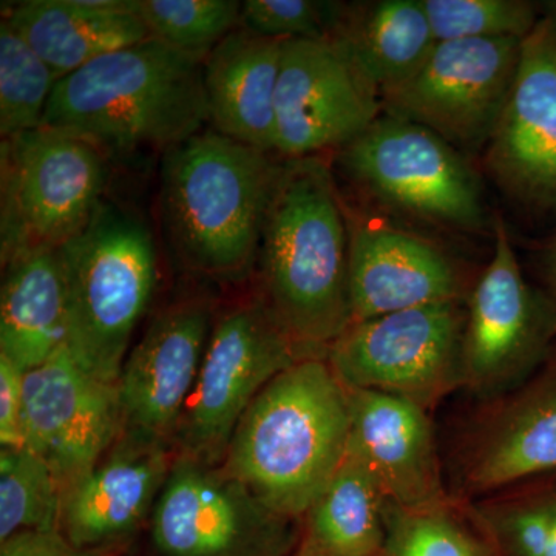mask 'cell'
I'll list each match as a JSON object with an SVG mask.
<instances>
[{
	"label": "cell",
	"instance_id": "5bb4252c",
	"mask_svg": "<svg viewBox=\"0 0 556 556\" xmlns=\"http://www.w3.org/2000/svg\"><path fill=\"white\" fill-rule=\"evenodd\" d=\"M482 174L527 217L556 219V33L546 17L521 46Z\"/></svg>",
	"mask_w": 556,
	"mask_h": 556
},
{
	"label": "cell",
	"instance_id": "6da1fadb",
	"mask_svg": "<svg viewBox=\"0 0 556 556\" xmlns=\"http://www.w3.org/2000/svg\"><path fill=\"white\" fill-rule=\"evenodd\" d=\"M257 265L278 325L309 356H327L353 316L345 203L324 156L283 160Z\"/></svg>",
	"mask_w": 556,
	"mask_h": 556
},
{
	"label": "cell",
	"instance_id": "d4e9b609",
	"mask_svg": "<svg viewBox=\"0 0 556 556\" xmlns=\"http://www.w3.org/2000/svg\"><path fill=\"white\" fill-rule=\"evenodd\" d=\"M387 497L375 475L350 447L327 489L305 517V541L334 556H380Z\"/></svg>",
	"mask_w": 556,
	"mask_h": 556
},
{
	"label": "cell",
	"instance_id": "e575fe53",
	"mask_svg": "<svg viewBox=\"0 0 556 556\" xmlns=\"http://www.w3.org/2000/svg\"><path fill=\"white\" fill-rule=\"evenodd\" d=\"M548 548L546 556H556V473L548 475Z\"/></svg>",
	"mask_w": 556,
	"mask_h": 556
},
{
	"label": "cell",
	"instance_id": "836d02e7",
	"mask_svg": "<svg viewBox=\"0 0 556 556\" xmlns=\"http://www.w3.org/2000/svg\"><path fill=\"white\" fill-rule=\"evenodd\" d=\"M538 266H540L543 291L556 308V233L541 248L538 254Z\"/></svg>",
	"mask_w": 556,
	"mask_h": 556
},
{
	"label": "cell",
	"instance_id": "cb8c5ba5",
	"mask_svg": "<svg viewBox=\"0 0 556 556\" xmlns=\"http://www.w3.org/2000/svg\"><path fill=\"white\" fill-rule=\"evenodd\" d=\"M332 40L380 91L397 86L433 49V31L420 0L340 2Z\"/></svg>",
	"mask_w": 556,
	"mask_h": 556
},
{
	"label": "cell",
	"instance_id": "7c38bea8",
	"mask_svg": "<svg viewBox=\"0 0 556 556\" xmlns=\"http://www.w3.org/2000/svg\"><path fill=\"white\" fill-rule=\"evenodd\" d=\"M522 40H444L420 67L382 91L388 115L412 121L459 152L482 156L517 76Z\"/></svg>",
	"mask_w": 556,
	"mask_h": 556
},
{
	"label": "cell",
	"instance_id": "4dcf8cb0",
	"mask_svg": "<svg viewBox=\"0 0 556 556\" xmlns=\"http://www.w3.org/2000/svg\"><path fill=\"white\" fill-rule=\"evenodd\" d=\"M339 9L320 0H244L240 27L269 39H328Z\"/></svg>",
	"mask_w": 556,
	"mask_h": 556
},
{
	"label": "cell",
	"instance_id": "7402d4cb",
	"mask_svg": "<svg viewBox=\"0 0 556 556\" xmlns=\"http://www.w3.org/2000/svg\"><path fill=\"white\" fill-rule=\"evenodd\" d=\"M3 20L60 79L152 38L134 0H28L10 9Z\"/></svg>",
	"mask_w": 556,
	"mask_h": 556
},
{
	"label": "cell",
	"instance_id": "8fae6325",
	"mask_svg": "<svg viewBox=\"0 0 556 556\" xmlns=\"http://www.w3.org/2000/svg\"><path fill=\"white\" fill-rule=\"evenodd\" d=\"M294 522L223 464L177 453L150 518V541L159 556H292Z\"/></svg>",
	"mask_w": 556,
	"mask_h": 556
},
{
	"label": "cell",
	"instance_id": "44dd1931",
	"mask_svg": "<svg viewBox=\"0 0 556 556\" xmlns=\"http://www.w3.org/2000/svg\"><path fill=\"white\" fill-rule=\"evenodd\" d=\"M283 42L239 27L204 58L212 129L276 153V94Z\"/></svg>",
	"mask_w": 556,
	"mask_h": 556
},
{
	"label": "cell",
	"instance_id": "30bf717a",
	"mask_svg": "<svg viewBox=\"0 0 556 556\" xmlns=\"http://www.w3.org/2000/svg\"><path fill=\"white\" fill-rule=\"evenodd\" d=\"M466 302L437 303L356 321L328 348L348 390L407 399L430 412L460 388Z\"/></svg>",
	"mask_w": 556,
	"mask_h": 556
},
{
	"label": "cell",
	"instance_id": "484cf974",
	"mask_svg": "<svg viewBox=\"0 0 556 556\" xmlns=\"http://www.w3.org/2000/svg\"><path fill=\"white\" fill-rule=\"evenodd\" d=\"M380 556H497L471 518L467 501L450 496L433 506H386Z\"/></svg>",
	"mask_w": 556,
	"mask_h": 556
},
{
	"label": "cell",
	"instance_id": "7a4b0ae2",
	"mask_svg": "<svg viewBox=\"0 0 556 556\" xmlns=\"http://www.w3.org/2000/svg\"><path fill=\"white\" fill-rule=\"evenodd\" d=\"M283 160L203 129L164 152L161 222L185 268L241 280L258 262L263 229Z\"/></svg>",
	"mask_w": 556,
	"mask_h": 556
},
{
	"label": "cell",
	"instance_id": "52a82bcc",
	"mask_svg": "<svg viewBox=\"0 0 556 556\" xmlns=\"http://www.w3.org/2000/svg\"><path fill=\"white\" fill-rule=\"evenodd\" d=\"M108 156L84 139L40 129L0 144V254L60 249L104 201Z\"/></svg>",
	"mask_w": 556,
	"mask_h": 556
},
{
	"label": "cell",
	"instance_id": "9c48e42d",
	"mask_svg": "<svg viewBox=\"0 0 556 556\" xmlns=\"http://www.w3.org/2000/svg\"><path fill=\"white\" fill-rule=\"evenodd\" d=\"M309 356L263 299L226 311L212 327L199 379L179 422L178 455L223 464L241 417L270 380Z\"/></svg>",
	"mask_w": 556,
	"mask_h": 556
},
{
	"label": "cell",
	"instance_id": "83f0119b",
	"mask_svg": "<svg viewBox=\"0 0 556 556\" xmlns=\"http://www.w3.org/2000/svg\"><path fill=\"white\" fill-rule=\"evenodd\" d=\"M60 76L9 21L0 22V135L40 129Z\"/></svg>",
	"mask_w": 556,
	"mask_h": 556
},
{
	"label": "cell",
	"instance_id": "ba28073f",
	"mask_svg": "<svg viewBox=\"0 0 556 556\" xmlns=\"http://www.w3.org/2000/svg\"><path fill=\"white\" fill-rule=\"evenodd\" d=\"M492 258L466 302L460 388L482 402L525 382L556 345V308L526 280L506 222L495 215Z\"/></svg>",
	"mask_w": 556,
	"mask_h": 556
},
{
	"label": "cell",
	"instance_id": "e0dca14e",
	"mask_svg": "<svg viewBox=\"0 0 556 556\" xmlns=\"http://www.w3.org/2000/svg\"><path fill=\"white\" fill-rule=\"evenodd\" d=\"M455 466L463 501L556 473V345L525 382L471 417Z\"/></svg>",
	"mask_w": 556,
	"mask_h": 556
},
{
	"label": "cell",
	"instance_id": "603a6c76",
	"mask_svg": "<svg viewBox=\"0 0 556 556\" xmlns=\"http://www.w3.org/2000/svg\"><path fill=\"white\" fill-rule=\"evenodd\" d=\"M0 354L27 372L68 339V298L60 249H43L3 266Z\"/></svg>",
	"mask_w": 556,
	"mask_h": 556
},
{
	"label": "cell",
	"instance_id": "8992f818",
	"mask_svg": "<svg viewBox=\"0 0 556 556\" xmlns=\"http://www.w3.org/2000/svg\"><path fill=\"white\" fill-rule=\"evenodd\" d=\"M60 257L70 353L94 378L116 383L159 283L152 233L130 208L102 201L89 225L60 248Z\"/></svg>",
	"mask_w": 556,
	"mask_h": 556
},
{
	"label": "cell",
	"instance_id": "8d00e7d4",
	"mask_svg": "<svg viewBox=\"0 0 556 556\" xmlns=\"http://www.w3.org/2000/svg\"><path fill=\"white\" fill-rule=\"evenodd\" d=\"M541 10H543V16L551 22L556 33V0H547V2L541 3Z\"/></svg>",
	"mask_w": 556,
	"mask_h": 556
},
{
	"label": "cell",
	"instance_id": "d6986e66",
	"mask_svg": "<svg viewBox=\"0 0 556 556\" xmlns=\"http://www.w3.org/2000/svg\"><path fill=\"white\" fill-rule=\"evenodd\" d=\"M175 455L167 442L123 431L102 459L62 492V535L75 547L112 555L150 522Z\"/></svg>",
	"mask_w": 556,
	"mask_h": 556
},
{
	"label": "cell",
	"instance_id": "f546056e",
	"mask_svg": "<svg viewBox=\"0 0 556 556\" xmlns=\"http://www.w3.org/2000/svg\"><path fill=\"white\" fill-rule=\"evenodd\" d=\"M437 42L464 39L525 40L543 17L530 0H420Z\"/></svg>",
	"mask_w": 556,
	"mask_h": 556
},
{
	"label": "cell",
	"instance_id": "d590c367",
	"mask_svg": "<svg viewBox=\"0 0 556 556\" xmlns=\"http://www.w3.org/2000/svg\"><path fill=\"white\" fill-rule=\"evenodd\" d=\"M292 556H334L325 554V552L318 551V548L309 546L305 541H300L299 547L295 548L294 554Z\"/></svg>",
	"mask_w": 556,
	"mask_h": 556
},
{
	"label": "cell",
	"instance_id": "ffe728a7",
	"mask_svg": "<svg viewBox=\"0 0 556 556\" xmlns=\"http://www.w3.org/2000/svg\"><path fill=\"white\" fill-rule=\"evenodd\" d=\"M348 447L375 475L388 503L417 508L452 496L445 490L426 408L407 399L367 390H348Z\"/></svg>",
	"mask_w": 556,
	"mask_h": 556
},
{
	"label": "cell",
	"instance_id": "f1b7e54d",
	"mask_svg": "<svg viewBox=\"0 0 556 556\" xmlns=\"http://www.w3.org/2000/svg\"><path fill=\"white\" fill-rule=\"evenodd\" d=\"M134 7L152 38L203 61L241 21L239 0H134Z\"/></svg>",
	"mask_w": 556,
	"mask_h": 556
},
{
	"label": "cell",
	"instance_id": "277c9868",
	"mask_svg": "<svg viewBox=\"0 0 556 556\" xmlns=\"http://www.w3.org/2000/svg\"><path fill=\"white\" fill-rule=\"evenodd\" d=\"M348 390L325 357H305L276 376L236 428L223 466L281 517H305L350 439Z\"/></svg>",
	"mask_w": 556,
	"mask_h": 556
},
{
	"label": "cell",
	"instance_id": "4fadbf2b",
	"mask_svg": "<svg viewBox=\"0 0 556 556\" xmlns=\"http://www.w3.org/2000/svg\"><path fill=\"white\" fill-rule=\"evenodd\" d=\"M382 97L336 40H285L276 94V155L321 156L382 115Z\"/></svg>",
	"mask_w": 556,
	"mask_h": 556
},
{
	"label": "cell",
	"instance_id": "ac0fdd59",
	"mask_svg": "<svg viewBox=\"0 0 556 556\" xmlns=\"http://www.w3.org/2000/svg\"><path fill=\"white\" fill-rule=\"evenodd\" d=\"M212 327L211 308L201 300L175 303L153 318L127 354L116 382L126 433L174 447Z\"/></svg>",
	"mask_w": 556,
	"mask_h": 556
},
{
	"label": "cell",
	"instance_id": "4316f807",
	"mask_svg": "<svg viewBox=\"0 0 556 556\" xmlns=\"http://www.w3.org/2000/svg\"><path fill=\"white\" fill-rule=\"evenodd\" d=\"M62 486L27 447L0 448V543L24 532L60 530Z\"/></svg>",
	"mask_w": 556,
	"mask_h": 556
},
{
	"label": "cell",
	"instance_id": "1f68e13d",
	"mask_svg": "<svg viewBox=\"0 0 556 556\" xmlns=\"http://www.w3.org/2000/svg\"><path fill=\"white\" fill-rule=\"evenodd\" d=\"M25 372L9 357L0 354V445L2 448L24 447L22 413H24Z\"/></svg>",
	"mask_w": 556,
	"mask_h": 556
},
{
	"label": "cell",
	"instance_id": "2e32d148",
	"mask_svg": "<svg viewBox=\"0 0 556 556\" xmlns=\"http://www.w3.org/2000/svg\"><path fill=\"white\" fill-rule=\"evenodd\" d=\"M124 431L118 383L94 378L67 346L25 372L22 444L65 486L90 470Z\"/></svg>",
	"mask_w": 556,
	"mask_h": 556
},
{
	"label": "cell",
	"instance_id": "3957f363",
	"mask_svg": "<svg viewBox=\"0 0 556 556\" xmlns=\"http://www.w3.org/2000/svg\"><path fill=\"white\" fill-rule=\"evenodd\" d=\"M203 62L155 38L113 51L56 84L42 127L105 156L166 152L208 123Z\"/></svg>",
	"mask_w": 556,
	"mask_h": 556
},
{
	"label": "cell",
	"instance_id": "9a60e30c",
	"mask_svg": "<svg viewBox=\"0 0 556 556\" xmlns=\"http://www.w3.org/2000/svg\"><path fill=\"white\" fill-rule=\"evenodd\" d=\"M343 203L350 233L351 324L437 303L467 302L477 278L439 240Z\"/></svg>",
	"mask_w": 556,
	"mask_h": 556
},
{
	"label": "cell",
	"instance_id": "d6a6232c",
	"mask_svg": "<svg viewBox=\"0 0 556 556\" xmlns=\"http://www.w3.org/2000/svg\"><path fill=\"white\" fill-rule=\"evenodd\" d=\"M0 556H112L73 546L60 530L24 532L0 543Z\"/></svg>",
	"mask_w": 556,
	"mask_h": 556
},
{
	"label": "cell",
	"instance_id": "5b68a950",
	"mask_svg": "<svg viewBox=\"0 0 556 556\" xmlns=\"http://www.w3.org/2000/svg\"><path fill=\"white\" fill-rule=\"evenodd\" d=\"M358 208L420 232L485 236L495 215L482 170L437 134L382 112L334 152Z\"/></svg>",
	"mask_w": 556,
	"mask_h": 556
}]
</instances>
